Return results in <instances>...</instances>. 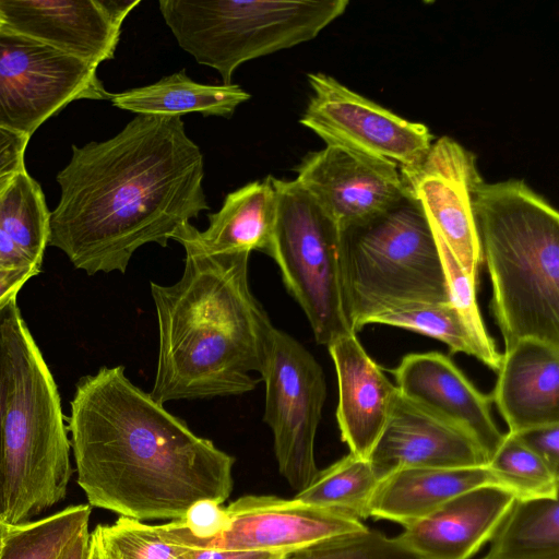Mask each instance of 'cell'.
I'll return each instance as SVG.
<instances>
[{
  "label": "cell",
  "instance_id": "obj_1",
  "mask_svg": "<svg viewBox=\"0 0 559 559\" xmlns=\"http://www.w3.org/2000/svg\"><path fill=\"white\" fill-rule=\"evenodd\" d=\"M203 178V154L181 117L135 116L108 140L72 145L48 246L87 275L124 273L139 248L167 247L210 209Z\"/></svg>",
  "mask_w": 559,
  "mask_h": 559
},
{
  "label": "cell",
  "instance_id": "obj_2",
  "mask_svg": "<svg viewBox=\"0 0 559 559\" xmlns=\"http://www.w3.org/2000/svg\"><path fill=\"white\" fill-rule=\"evenodd\" d=\"M68 424L91 507L176 521L200 500L223 504L231 493L234 456L133 384L123 366L80 379Z\"/></svg>",
  "mask_w": 559,
  "mask_h": 559
},
{
  "label": "cell",
  "instance_id": "obj_3",
  "mask_svg": "<svg viewBox=\"0 0 559 559\" xmlns=\"http://www.w3.org/2000/svg\"><path fill=\"white\" fill-rule=\"evenodd\" d=\"M185 251L179 281L151 283L159 343L150 394L163 405L252 391L275 328L250 289L249 252Z\"/></svg>",
  "mask_w": 559,
  "mask_h": 559
},
{
  "label": "cell",
  "instance_id": "obj_4",
  "mask_svg": "<svg viewBox=\"0 0 559 559\" xmlns=\"http://www.w3.org/2000/svg\"><path fill=\"white\" fill-rule=\"evenodd\" d=\"M474 204L504 350L528 337L559 346L557 210L519 179L483 181Z\"/></svg>",
  "mask_w": 559,
  "mask_h": 559
},
{
  "label": "cell",
  "instance_id": "obj_5",
  "mask_svg": "<svg viewBox=\"0 0 559 559\" xmlns=\"http://www.w3.org/2000/svg\"><path fill=\"white\" fill-rule=\"evenodd\" d=\"M8 340L10 386L2 421L7 504L3 522L16 525L66 498L72 467L58 388L16 298L11 302Z\"/></svg>",
  "mask_w": 559,
  "mask_h": 559
},
{
  "label": "cell",
  "instance_id": "obj_6",
  "mask_svg": "<svg viewBox=\"0 0 559 559\" xmlns=\"http://www.w3.org/2000/svg\"><path fill=\"white\" fill-rule=\"evenodd\" d=\"M341 240L345 305L355 332L390 309L449 302L436 240L409 192L386 212L341 230Z\"/></svg>",
  "mask_w": 559,
  "mask_h": 559
},
{
  "label": "cell",
  "instance_id": "obj_7",
  "mask_svg": "<svg viewBox=\"0 0 559 559\" xmlns=\"http://www.w3.org/2000/svg\"><path fill=\"white\" fill-rule=\"evenodd\" d=\"M347 0H159V12L178 45L212 68L222 84L252 59L317 37L341 16Z\"/></svg>",
  "mask_w": 559,
  "mask_h": 559
},
{
  "label": "cell",
  "instance_id": "obj_8",
  "mask_svg": "<svg viewBox=\"0 0 559 559\" xmlns=\"http://www.w3.org/2000/svg\"><path fill=\"white\" fill-rule=\"evenodd\" d=\"M276 216L271 258L318 344L356 333L347 317L341 229L296 181L271 176Z\"/></svg>",
  "mask_w": 559,
  "mask_h": 559
},
{
  "label": "cell",
  "instance_id": "obj_9",
  "mask_svg": "<svg viewBox=\"0 0 559 559\" xmlns=\"http://www.w3.org/2000/svg\"><path fill=\"white\" fill-rule=\"evenodd\" d=\"M261 380L263 420L273 433L280 473L299 492L319 473L314 441L326 397L323 370L302 344L274 328Z\"/></svg>",
  "mask_w": 559,
  "mask_h": 559
},
{
  "label": "cell",
  "instance_id": "obj_10",
  "mask_svg": "<svg viewBox=\"0 0 559 559\" xmlns=\"http://www.w3.org/2000/svg\"><path fill=\"white\" fill-rule=\"evenodd\" d=\"M97 68L0 26V128L28 138L78 99H110Z\"/></svg>",
  "mask_w": 559,
  "mask_h": 559
},
{
  "label": "cell",
  "instance_id": "obj_11",
  "mask_svg": "<svg viewBox=\"0 0 559 559\" xmlns=\"http://www.w3.org/2000/svg\"><path fill=\"white\" fill-rule=\"evenodd\" d=\"M312 94L299 122L329 146H340L417 167L427 156L433 135L419 122L408 121L355 93L333 76L308 73Z\"/></svg>",
  "mask_w": 559,
  "mask_h": 559
},
{
  "label": "cell",
  "instance_id": "obj_12",
  "mask_svg": "<svg viewBox=\"0 0 559 559\" xmlns=\"http://www.w3.org/2000/svg\"><path fill=\"white\" fill-rule=\"evenodd\" d=\"M400 170L437 247L445 248L477 282L483 259L474 201L484 179L476 156L452 138L441 136L417 167Z\"/></svg>",
  "mask_w": 559,
  "mask_h": 559
},
{
  "label": "cell",
  "instance_id": "obj_13",
  "mask_svg": "<svg viewBox=\"0 0 559 559\" xmlns=\"http://www.w3.org/2000/svg\"><path fill=\"white\" fill-rule=\"evenodd\" d=\"M295 171L341 230L386 212L408 193L395 163L340 146L308 153Z\"/></svg>",
  "mask_w": 559,
  "mask_h": 559
},
{
  "label": "cell",
  "instance_id": "obj_14",
  "mask_svg": "<svg viewBox=\"0 0 559 559\" xmlns=\"http://www.w3.org/2000/svg\"><path fill=\"white\" fill-rule=\"evenodd\" d=\"M228 525L191 548L288 554L312 544L361 532L362 521L345 513L276 496H243L226 508Z\"/></svg>",
  "mask_w": 559,
  "mask_h": 559
},
{
  "label": "cell",
  "instance_id": "obj_15",
  "mask_svg": "<svg viewBox=\"0 0 559 559\" xmlns=\"http://www.w3.org/2000/svg\"><path fill=\"white\" fill-rule=\"evenodd\" d=\"M140 0H0V26L95 68L112 59L121 26Z\"/></svg>",
  "mask_w": 559,
  "mask_h": 559
},
{
  "label": "cell",
  "instance_id": "obj_16",
  "mask_svg": "<svg viewBox=\"0 0 559 559\" xmlns=\"http://www.w3.org/2000/svg\"><path fill=\"white\" fill-rule=\"evenodd\" d=\"M368 459L379 478L400 468L488 464V456L468 433L401 393Z\"/></svg>",
  "mask_w": 559,
  "mask_h": 559
},
{
  "label": "cell",
  "instance_id": "obj_17",
  "mask_svg": "<svg viewBox=\"0 0 559 559\" xmlns=\"http://www.w3.org/2000/svg\"><path fill=\"white\" fill-rule=\"evenodd\" d=\"M392 371L403 396L464 430L489 461L504 435L491 416V397L478 391L448 356L409 354Z\"/></svg>",
  "mask_w": 559,
  "mask_h": 559
},
{
  "label": "cell",
  "instance_id": "obj_18",
  "mask_svg": "<svg viewBox=\"0 0 559 559\" xmlns=\"http://www.w3.org/2000/svg\"><path fill=\"white\" fill-rule=\"evenodd\" d=\"M518 497L499 485L450 499L395 536L418 559H471L490 542Z\"/></svg>",
  "mask_w": 559,
  "mask_h": 559
},
{
  "label": "cell",
  "instance_id": "obj_19",
  "mask_svg": "<svg viewBox=\"0 0 559 559\" xmlns=\"http://www.w3.org/2000/svg\"><path fill=\"white\" fill-rule=\"evenodd\" d=\"M328 349L337 377L336 419L342 440L350 453L368 459L400 391L368 356L356 333L336 338Z\"/></svg>",
  "mask_w": 559,
  "mask_h": 559
},
{
  "label": "cell",
  "instance_id": "obj_20",
  "mask_svg": "<svg viewBox=\"0 0 559 559\" xmlns=\"http://www.w3.org/2000/svg\"><path fill=\"white\" fill-rule=\"evenodd\" d=\"M490 395L509 432L559 424V346L522 338L501 356Z\"/></svg>",
  "mask_w": 559,
  "mask_h": 559
},
{
  "label": "cell",
  "instance_id": "obj_21",
  "mask_svg": "<svg viewBox=\"0 0 559 559\" xmlns=\"http://www.w3.org/2000/svg\"><path fill=\"white\" fill-rule=\"evenodd\" d=\"M275 216L276 194L270 175L229 192L222 207L207 215L205 230L187 223L173 240L204 254L260 251L270 257Z\"/></svg>",
  "mask_w": 559,
  "mask_h": 559
},
{
  "label": "cell",
  "instance_id": "obj_22",
  "mask_svg": "<svg viewBox=\"0 0 559 559\" xmlns=\"http://www.w3.org/2000/svg\"><path fill=\"white\" fill-rule=\"evenodd\" d=\"M500 485L486 466L400 468L380 478L369 503V518L407 526L473 488Z\"/></svg>",
  "mask_w": 559,
  "mask_h": 559
},
{
  "label": "cell",
  "instance_id": "obj_23",
  "mask_svg": "<svg viewBox=\"0 0 559 559\" xmlns=\"http://www.w3.org/2000/svg\"><path fill=\"white\" fill-rule=\"evenodd\" d=\"M49 225L44 192L26 168L0 177V266L40 270Z\"/></svg>",
  "mask_w": 559,
  "mask_h": 559
},
{
  "label": "cell",
  "instance_id": "obj_24",
  "mask_svg": "<svg viewBox=\"0 0 559 559\" xmlns=\"http://www.w3.org/2000/svg\"><path fill=\"white\" fill-rule=\"evenodd\" d=\"M251 95L238 84H202L182 70L155 83L111 94L117 108L136 116L181 117L198 112L205 117L230 118Z\"/></svg>",
  "mask_w": 559,
  "mask_h": 559
},
{
  "label": "cell",
  "instance_id": "obj_25",
  "mask_svg": "<svg viewBox=\"0 0 559 559\" xmlns=\"http://www.w3.org/2000/svg\"><path fill=\"white\" fill-rule=\"evenodd\" d=\"M481 559H559L558 497L516 498Z\"/></svg>",
  "mask_w": 559,
  "mask_h": 559
},
{
  "label": "cell",
  "instance_id": "obj_26",
  "mask_svg": "<svg viewBox=\"0 0 559 559\" xmlns=\"http://www.w3.org/2000/svg\"><path fill=\"white\" fill-rule=\"evenodd\" d=\"M380 478L369 459L348 453L319 469L311 484L294 499L335 510L360 521L369 518L368 508Z\"/></svg>",
  "mask_w": 559,
  "mask_h": 559
},
{
  "label": "cell",
  "instance_id": "obj_27",
  "mask_svg": "<svg viewBox=\"0 0 559 559\" xmlns=\"http://www.w3.org/2000/svg\"><path fill=\"white\" fill-rule=\"evenodd\" d=\"M90 515V504H76L36 521L9 525L0 559H60L88 528Z\"/></svg>",
  "mask_w": 559,
  "mask_h": 559
},
{
  "label": "cell",
  "instance_id": "obj_28",
  "mask_svg": "<svg viewBox=\"0 0 559 559\" xmlns=\"http://www.w3.org/2000/svg\"><path fill=\"white\" fill-rule=\"evenodd\" d=\"M369 323L388 324L433 337L445 343L452 353L473 356L497 372L495 364L450 301L401 306L372 317Z\"/></svg>",
  "mask_w": 559,
  "mask_h": 559
},
{
  "label": "cell",
  "instance_id": "obj_29",
  "mask_svg": "<svg viewBox=\"0 0 559 559\" xmlns=\"http://www.w3.org/2000/svg\"><path fill=\"white\" fill-rule=\"evenodd\" d=\"M487 466L500 485L518 498L558 497L559 474L511 432L503 435Z\"/></svg>",
  "mask_w": 559,
  "mask_h": 559
},
{
  "label": "cell",
  "instance_id": "obj_30",
  "mask_svg": "<svg viewBox=\"0 0 559 559\" xmlns=\"http://www.w3.org/2000/svg\"><path fill=\"white\" fill-rule=\"evenodd\" d=\"M92 534L103 559H190V548L165 539L157 525L127 516L97 525Z\"/></svg>",
  "mask_w": 559,
  "mask_h": 559
},
{
  "label": "cell",
  "instance_id": "obj_31",
  "mask_svg": "<svg viewBox=\"0 0 559 559\" xmlns=\"http://www.w3.org/2000/svg\"><path fill=\"white\" fill-rule=\"evenodd\" d=\"M280 559H418L394 537L367 528L329 538L283 555Z\"/></svg>",
  "mask_w": 559,
  "mask_h": 559
},
{
  "label": "cell",
  "instance_id": "obj_32",
  "mask_svg": "<svg viewBox=\"0 0 559 559\" xmlns=\"http://www.w3.org/2000/svg\"><path fill=\"white\" fill-rule=\"evenodd\" d=\"M12 299L0 307V519L2 521L4 520L7 512L5 486L2 463V421L10 386V349L8 340V321Z\"/></svg>",
  "mask_w": 559,
  "mask_h": 559
},
{
  "label": "cell",
  "instance_id": "obj_33",
  "mask_svg": "<svg viewBox=\"0 0 559 559\" xmlns=\"http://www.w3.org/2000/svg\"><path fill=\"white\" fill-rule=\"evenodd\" d=\"M513 435L554 473L559 474V424L538 426Z\"/></svg>",
  "mask_w": 559,
  "mask_h": 559
},
{
  "label": "cell",
  "instance_id": "obj_34",
  "mask_svg": "<svg viewBox=\"0 0 559 559\" xmlns=\"http://www.w3.org/2000/svg\"><path fill=\"white\" fill-rule=\"evenodd\" d=\"M28 141L24 134L0 128V177L26 168L24 155Z\"/></svg>",
  "mask_w": 559,
  "mask_h": 559
},
{
  "label": "cell",
  "instance_id": "obj_35",
  "mask_svg": "<svg viewBox=\"0 0 559 559\" xmlns=\"http://www.w3.org/2000/svg\"><path fill=\"white\" fill-rule=\"evenodd\" d=\"M39 272V269L32 266H0V307H2L13 297H16L17 293L27 283V281L36 276Z\"/></svg>",
  "mask_w": 559,
  "mask_h": 559
},
{
  "label": "cell",
  "instance_id": "obj_36",
  "mask_svg": "<svg viewBox=\"0 0 559 559\" xmlns=\"http://www.w3.org/2000/svg\"><path fill=\"white\" fill-rule=\"evenodd\" d=\"M285 554L219 548H190V559H280Z\"/></svg>",
  "mask_w": 559,
  "mask_h": 559
},
{
  "label": "cell",
  "instance_id": "obj_37",
  "mask_svg": "<svg viewBox=\"0 0 559 559\" xmlns=\"http://www.w3.org/2000/svg\"><path fill=\"white\" fill-rule=\"evenodd\" d=\"M90 536L88 528L84 530L68 547L60 559H86L90 547Z\"/></svg>",
  "mask_w": 559,
  "mask_h": 559
},
{
  "label": "cell",
  "instance_id": "obj_38",
  "mask_svg": "<svg viewBox=\"0 0 559 559\" xmlns=\"http://www.w3.org/2000/svg\"><path fill=\"white\" fill-rule=\"evenodd\" d=\"M86 559H103L98 543L92 533L90 536V547Z\"/></svg>",
  "mask_w": 559,
  "mask_h": 559
},
{
  "label": "cell",
  "instance_id": "obj_39",
  "mask_svg": "<svg viewBox=\"0 0 559 559\" xmlns=\"http://www.w3.org/2000/svg\"><path fill=\"white\" fill-rule=\"evenodd\" d=\"M9 530V525H7L1 519H0V550L2 548L4 538L7 536Z\"/></svg>",
  "mask_w": 559,
  "mask_h": 559
},
{
  "label": "cell",
  "instance_id": "obj_40",
  "mask_svg": "<svg viewBox=\"0 0 559 559\" xmlns=\"http://www.w3.org/2000/svg\"><path fill=\"white\" fill-rule=\"evenodd\" d=\"M1 267H3V266H1Z\"/></svg>",
  "mask_w": 559,
  "mask_h": 559
}]
</instances>
